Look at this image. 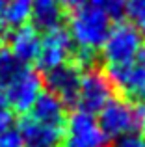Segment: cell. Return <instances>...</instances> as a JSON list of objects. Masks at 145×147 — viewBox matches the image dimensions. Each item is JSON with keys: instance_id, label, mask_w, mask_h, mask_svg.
<instances>
[{"instance_id": "7402d4cb", "label": "cell", "mask_w": 145, "mask_h": 147, "mask_svg": "<svg viewBox=\"0 0 145 147\" xmlns=\"http://www.w3.org/2000/svg\"><path fill=\"white\" fill-rule=\"evenodd\" d=\"M62 2V6H63V9H76V7H80V6H84V4H87L89 0H60Z\"/></svg>"}, {"instance_id": "e0dca14e", "label": "cell", "mask_w": 145, "mask_h": 147, "mask_svg": "<svg viewBox=\"0 0 145 147\" xmlns=\"http://www.w3.org/2000/svg\"><path fill=\"white\" fill-rule=\"evenodd\" d=\"M97 7H101L110 19H119L125 15V7H127V0H89Z\"/></svg>"}, {"instance_id": "9a60e30c", "label": "cell", "mask_w": 145, "mask_h": 147, "mask_svg": "<svg viewBox=\"0 0 145 147\" xmlns=\"http://www.w3.org/2000/svg\"><path fill=\"white\" fill-rule=\"evenodd\" d=\"M30 17H32V0H7L6 22L9 28L28 24Z\"/></svg>"}, {"instance_id": "8fae6325", "label": "cell", "mask_w": 145, "mask_h": 147, "mask_svg": "<svg viewBox=\"0 0 145 147\" xmlns=\"http://www.w3.org/2000/svg\"><path fill=\"white\" fill-rule=\"evenodd\" d=\"M7 41H9L7 49L13 52V56L17 60H21L22 63L36 61L37 52H39V45H41V36L36 26L32 24L19 26L9 34Z\"/></svg>"}, {"instance_id": "30bf717a", "label": "cell", "mask_w": 145, "mask_h": 147, "mask_svg": "<svg viewBox=\"0 0 145 147\" xmlns=\"http://www.w3.org/2000/svg\"><path fill=\"white\" fill-rule=\"evenodd\" d=\"M82 73H84V69L76 63H65V65H60V67L48 71L47 78H45V82L48 86V93L56 95L65 104L75 102Z\"/></svg>"}, {"instance_id": "7a4b0ae2", "label": "cell", "mask_w": 145, "mask_h": 147, "mask_svg": "<svg viewBox=\"0 0 145 147\" xmlns=\"http://www.w3.org/2000/svg\"><path fill=\"white\" fill-rule=\"evenodd\" d=\"M99 125L106 138L134 136L145 127V104L128 99H112L99 112Z\"/></svg>"}, {"instance_id": "9c48e42d", "label": "cell", "mask_w": 145, "mask_h": 147, "mask_svg": "<svg viewBox=\"0 0 145 147\" xmlns=\"http://www.w3.org/2000/svg\"><path fill=\"white\" fill-rule=\"evenodd\" d=\"M19 136L24 147H60L63 136V127L36 119L34 115L24 114L19 123Z\"/></svg>"}, {"instance_id": "5b68a950", "label": "cell", "mask_w": 145, "mask_h": 147, "mask_svg": "<svg viewBox=\"0 0 145 147\" xmlns=\"http://www.w3.org/2000/svg\"><path fill=\"white\" fill-rule=\"evenodd\" d=\"M106 140L99 119L89 112L76 110L65 121L60 147H104Z\"/></svg>"}, {"instance_id": "3957f363", "label": "cell", "mask_w": 145, "mask_h": 147, "mask_svg": "<svg viewBox=\"0 0 145 147\" xmlns=\"http://www.w3.org/2000/svg\"><path fill=\"white\" fill-rule=\"evenodd\" d=\"M101 50L106 61V69L130 63L132 60H136L145 52L143 36L130 22H119V24L112 26Z\"/></svg>"}, {"instance_id": "ba28073f", "label": "cell", "mask_w": 145, "mask_h": 147, "mask_svg": "<svg viewBox=\"0 0 145 147\" xmlns=\"http://www.w3.org/2000/svg\"><path fill=\"white\" fill-rule=\"evenodd\" d=\"M104 73L112 80L113 88L123 91L128 99L142 100V102L145 100V52L132 60L130 63L110 67Z\"/></svg>"}, {"instance_id": "52a82bcc", "label": "cell", "mask_w": 145, "mask_h": 147, "mask_svg": "<svg viewBox=\"0 0 145 147\" xmlns=\"http://www.w3.org/2000/svg\"><path fill=\"white\" fill-rule=\"evenodd\" d=\"M72 56H75V45L69 37L67 28L56 26V28L45 30V34L41 36L39 52L36 58L37 65L45 73L52 71L60 65L69 63Z\"/></svg>"}, {"instance_id": "5bb4252c", "label": "cell", "mask_w": 145, "mask_h": 147, "mask_svg": "<svg viewBox=\"0 0 145 147\" xmlns=\"http://www.w3.org/2000/svg\"><path fill=\"white\" fill-rule=\"evenodd\" d=\"M24 65L26 63L17 60L7 47L0 45V86H2V95H4V88L7 86V82H11L24 69Z\"/></svg>"}, {"instance_id": "4fadbf2b", "label": "cell", "mask_w": 145, "mask_h": 147, "mask_svg": "<svg viewBox=\"0 0 145 147\" xmlns=\"http://www.w3.org/2000/svg\"><path fill=\"white\" fill-rule=\"evenodd\" d=\"M63 6L60 0H32V21L37 30H50L60 26Z\"/></svg>"}, {"instance_id": "6da1fadb", "label": "cell", "mask_w": 145, "mask_h": 147, "mask_svg": "<svg viewBox=\"0 0 145 147\" xmlns=\"http://www.w3.org/2000/svg\"><path fill=\"white\" fill-rule=\"evenodd\" d=\"M110 30H112V19L95 4L87 2L72 9L69 15L67 32L72 45L76 47V52L72 56L75 63L82 69H87L97 50L102 49Z\"/></svg>"}, {"instance_id": "603a6c76", "label": "cell", "mask_w": 145, "mask_h": 147, "mask_svg": "<svg viewBox=\"0 0 145 147\" xmlns=\"http://www.w3.org/2000/svg\"><path fill=\"white\" fill-rule=\"evenodd\" d=\"M143 130H145V127H143Z\"/></svg>"}, {"instance_id": "2e32d148", "label": "cell", "mask_w": 145, "mask_h": 147, "mask_svg": "<svg viewBox=\"0 0 145 147\" xmlns=\"http://www.w3.org/2000/svg\"><path fill=\"white\" fill-rule=\"evenodd\" d=\"M125 15L130 24L145 37V0H127Z\"/></svg>"}, {"instance_id": "277c9868", "label": "cell", "mask_w": 145, "mask_h": 147, "mask_svg": "<svg viewBox=\"0 0 145 147\" xmlns=\"http://www.w3.org/2000/svg\"><path fill=\"white\" fill-rule=\"evenodd\" d=\"M43 88L45 80L39 75V71L24 65V69L4 88V100L9 106V110L28 114L36 100L43 95Z\"/></svg>"}, {"instance_id": "ac0fdd59", "label": "cell", "mask_w": 145, "mask_h": 147, "mask_svg": "<svg viewBox=\"0 0 145 147\" xmlns=\"http://www.w3.org/2000/svg\"><path fill=\"white\" fill-rule=\"evenodd\" d=\"M0 147H24V145H22V140L17 130L7 129L0 132Z\"/></svg>"}, {"instance_id": "8992f818", "label": "cell", "mask_w": 145, "mask_h": 147, "mask_svg": "<svg viewBox=\"0 0 145 147\" xmlns=\"http://www.w3.org/2000/svg\"><path fill=\"white\" fill-rule=\"evenodd\" d=\"M112 99L113 84L108 78V75L99 69H84L78 93L75 99V102L78 104V110L95 114V112H101Z\"/></svg>"}, {"instance_id": "d6986e66", "label": "cell", "mask_w": 145, "mask_h": 147, "mask_svg": "<svg viewBox=\"0 0 145 147\" xmlns=\"http://www.w3.org/2000/svg\"><path fill=\"white\" fill-rule=\"evenodd\" d=\"M6 6H7V0H0V45H4V41L11 34V28L6 22Z\"/></svg>"}, {"instance_id": "44dd1931", "label": "cell", "mask_w": 145, "mask_h": 147, "mask_svg": "<svg viewBox=\"0 0 145 147\" xmlns=\"http://www.w3.org/2000/svg\"><path fill=\"white\" fill-rule=\"evenodd\" d=\"M113 147H145V138H140V136H127V138H121L117 140V144Z\"/></svg>"}, {"instance_id": "7c38bea8", "label": "cell", "mask_w": 145, "mask_h": 147, "mask_svg": "<svg viewBox=\"0 0 145 147\" xmlns=\"http://www.w3.org/2000/svg\"><path fill=\"white\" fill-rule=\"evenodd\" d=\"M28 114L34 115L36 119H41V121L52 123V125H58V127H65L67 104L52 93H43L36 100V104L32 106V110Z\"/></svg>"}, {"instance_id": "ffe728a7", "label": "cell", "mask_w": 145, "mask_h": 147, "mask_svg": "<svg viewBox=\"0 0 145 147\" xmlns=\"http://www.w3.org/2000/svg\"><path fill=\"white\" fill-rule=\"evenodd\" d=\"M11 119H13V115H11L9 106L6 104V100H4V99H0V132H4V130L9 129Z\"/></svg>"}]
</instances>
